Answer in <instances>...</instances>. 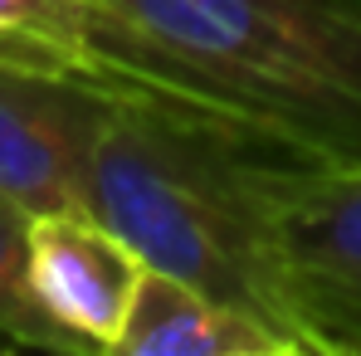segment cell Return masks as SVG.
Returning a JSON list of instances; mask_svg holds the SVG:
<instances>
[{
    "mask_svg": "<svg viewBox=\"0 0 361 356\" xmlns=\"http://www.w3.org/2000/svg\"><path fill=\"white\" fill-rule=\"evenodd\" d=\"M113 88L118 103L93 147L83 210L147 269L259 317L302 356L279 293L274 215L288 171L312 156L166 88L127 78Z\"/></svg>",
    "mask_w": 361,
    "mask_h": 356,
    "instance_id": "obj_1",
    "label": "cell"
},
{
    "mask_svg": "<svg viewBox=\"0 0 361 356\" xmlns=\"http://www.w3.org/2000/svg\"><path fill=\"white\" fill-rule=\"evenodd\" d=\"M274 269L302 356H361V166L302 161L288 171Z\"/></svg>",
    "mask_w": 361,
    "mask_h": 356,
    "instance_id": "obj_3",
    "label": "cell"
},
{
    "mask_svg": "<svg viewBox=\"0 0 361 356\" xmlns=\"http://www.w3.org/2000/svg\"><path fill=\"white\" fill-rule=\"evenodd\" d=\"M30 264H35V288L44 297V307L93 356H113L127 307L147 274L142 254L122 244L88 210H59V215L35 220Z\"/></svg>",
    "mask_w": 361,
    "mask_h": 356,
    "instance_id": "obj_5",
    "label": "cell"
},
{
    "mask_svg": "<svg viewBox=\"0 0 361 356\" xmlns=\"http://www.w3.org/2000/svg\"><path fill=\"white\" fill-rule=\"evenodd\" d=\"M20 347H25V342H20V337H10V332L0 327V352H20Z\"/></svg>",
    "mask_w": 361,
    "mask_h": 356,
    "instance_id": "obj_9",
    "label": "cell"
},
{
    "mask_svg": "<svg viewBox=\"0 0 361 356\" xmlns=\"http://www.w3.org/2000/svg\"><path fill=\"white\" fill-rule=\"evenodd\" d=\"M113 356H298L274 327L220 297L147 269Z\"/></svg>",
    "mask_w": 361,
    "mask_h": 356,
    "instance_id": "obj_6",
    "label": "cell"
},
{
    "mask_svg": "<svg viewBox=\"0 0 361 356\" xmlns=\"http://www.w3.org/2000/svg\"><path fill=\"white\" fill-rule=\"evenodd\" d=\"M103 73L361 166V10L327 0H88Z\"/></svg>",
    "mask_w": 361,
    "mask_h": 356,
    "instance_id": "obj_2",
    "label": "cell"
},
{
    "mask_svg": "<svg viewBox=\"0 0 361 356\" xmlns=\"http://www.w3.org/2000/svg\"><path fill=\"white\" fill-rule=\"evenodd\" d=\"M327 5H342V10H361V0H327Z\"/></svg>",
    "mask_w": 361,
    "mask_h": 356,
    "instance_id": "obj_10",
    "label": "cell"
},
{
    "mask_svg": "<svg viewBox=\"0 0 361 356\" xmlns=\"http://www.w3.org/2000/svg\"><path fill=\"white\" fill-rule=\"evenodd\" d=\"M113 103L118 88L103 68L0 59V195L35 220L83 210V180Z\"/></svg>",
    "mask_w": 361,
    "mask_h": 356,
    "instance_id": "obj_4",
    "label": "cell"
},
{
    "mask_svg": "<svg viewBox=\"0 0 361 356\" xmlns=\"http://www.w3.org/2000/svg\"><path fill=\"white\" fill-rule=\"evenodd\" d=\"M30 235L35 215L0 195V327L20 337L35 352H68V356H93L59 317L44 307L35 288V264H30Z\"/></svg>",
    "mask_w": 361,
    "mask_h": 356,
    "instance_id": "obj_7",
    "label": "cell"
},
{
    "mask_svg": "<svg viewBox=\"0 0 361 356\" xmlns=\"http://www.w3.org/2000/svg\"><path fill=\"white\" fill-rule=\"evenodd\" d=\"M0 59L30 68H98L88 0H0Z\"/></svg>",
    "mask_w": 361,
    "mask_h": 356,
    "instance_id": "obj_8",
    "label": "cell"
}]
</instances>
